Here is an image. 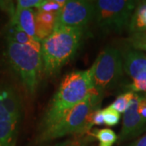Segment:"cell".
<instances>
[{"label":"cell","mask_w":146,"mask_h":146,"mask_svg":"<svg viewBox=\"0 0 146 146\" xmlns=\"http://www.w3.org/2000/svg\"><path fill=\"white\" fill-rule=\"evenodd\" d=\"M94 65L73 71L63 77L42 122V129L53 124L66 112L87 99L94 91Z\"/></svg>","instance_id":"6da1fadb"},{"label":"cell","mask_w":146,"mask_h":146,"mask_svg":"<svg viewBox=\"0 0 146 146\" xmlns=\"http://www.w3.org/2000/svg\"><path fill=\"white\" fill-rule=\"evenodd\" d=\"M83 37V29L78 28L54 27L50 36L42 42L43 71L54 76L77 52Z\"/></svg>","instance_id":"7a4b0ae2"},{"label":"cell","mask_w":146,"mask_h":146,"mask_svg":"<svg viewBox=\"0 0 146 146\" xmlns=\"http://www.w3.org/2000/svg\"><path fill=\"white\" fill-rule=\"evenodd\" d=\"M6 54L27 92L34 94L43 70L41 42L35 41L31 44L21 45L7 41Z\"/></svg>","instance_id":"3957f363"},{"label":"cell","mask_w":146,"mask_h":146,"mask_svg":"<svg viewBox=\"0 0 146 146\" xmlns=\"http://www.w3.org/2000/svg\"><path fill=\"white\" fill-rule=\"evenodd\" d=\"M100 102L101 97L95 93L94 89L87 99L69 110L53 124L42 129L37 138L38 142L53 141L69 134H82L87 116L92 109L98 106Z\"/></svg>","instance_id":"277c9868"},{"label":"cell","mask_w":146,"mask_h":146,"mask_svg":"<svg viewBox=\"0 0 146 146\" xmlns=\"http://www.w3.org/2000/svg\"><path fill=\"white\" fill-rule=\"evenodd\" d=\"M137 3L133 0L94 1V19L102 30L119 33L128 28Z\"/></svg>","instance_id":"5b68a950"},{"label":"cell","mask_w":146,"mask_h":146,"mask_svg":"<svg viewBox=\"0 0 146 146\" xmlns=\"http://www.w3.org/2000/svg\"><path fill=\"white\" fill-rule=\"evenodd\" d=\"M94 72V89L98 96L114 89L123 73L122 52L115 47L107 46L96 58Z\"/></svg>","instance_id":"8992f818"},{"label":"cell","mask_w":146,"mask_h":146,"mask_svg":"<svg viewBox=\"0 0 146 146\" xmlns=\"http://www.w3.org/2000/svg\"><path fill=\"white\" fill-rule=\"evenodd\" d=\"M94 1L70 0L58 12L54 27L63 26L84 29L94 19Z\"/></svg>","instance_id":"52a82bcc"},{"label":"cell","mask_w":146,"mask_h":146,"mask_svg":"<svg viewBox=\"0 0 146 146\" xmlns=\"http://www.w3.org/2000/svg\"><path fill=\"white\" fill-rule=\"evenodd\" d=\"M138 99L139 94H135L130 106L123 114V126L118 137L119 143L135 139L146 133V121L137 112Z\"/></svg>","instance_id":"ba28073f"},{"label":"cell","mask_w":146,"mask_h":146,"mask_svg":"<svg viewBox=\"0 0 146 146\" xmlns=\"http://www.w3.org/2000/svg\"><path fill=\"white\" fill-rule=\"evenodd\" d=\"M23 106L21 97L10 85H0V122L21 119Z\"/></svg>","instance_id":"9c48e42d"},{"label":"cell","mask_w":146,"mask_h":146,"mask_svg":"<svg viewBox=\"0 0 146 146\" xmlns=\"http://www.w3.org/2000/svg\"><path fill=\"white\" fill-rule=\"evenodd\" d=\"M123 71L132 80H146V54L129 48L122 53Z\"/></svg>","instance_id":"30bf717a"},{"label":"cell","mask_w":146,"mask_h":146,"mask_svg":"<svg viewBox=\"0 0 146 146\" xmlns=\"http://www.w3.org/2000/svg\"><path fill=\"white\" fill-rule=\"evenodd\" d=\"M58 12L36 11V39L42 42L50 36L56 24Z\"/></svg>","instance_id":"8fae6325"},{"label":"cell","mask_w":146,"mask_h":146,"mask_svg":"<svg viewBox=\"0 0 146 146\" xmlns=\"http://www.w3.org/2000/svg\"><path fill=\"white\" fill-rule=\"evenodd\" d=\"M10 24L16 25L22 31L36 39V11L34 9L16 11L14 21L10 22Z\"/></svg>","instance_id":"7c38bea8"},{"label":"cell","mask_w":146,"mask_h":146,"mask_svg":"<svg viewBox=\"0 0 146 146\" xmlns=\"http://www.w3.org/2000/svg\"><path fill=\"white\" fill-rule=\"evenodd\" d=\"M127 29L131 34L146 32V1L137 3L131 17Z\"/></svg>","instance_id":"4fadbf2b"},{"label":"cell","mask_w":146,"mask_h":146,"mask_svg":"<svg viewBox=\"0 0 146 146\" xmlns=\"http://www.w3.org/2000/svg\"><path fill=\"white\" fill-rule=\"evenodd\" d=\"M21 119L0 122V146H11L16 142V133Z\"/></svg>","instance_id":"5bb4252c"},{"label":"cell","mask_w":146,"mask_h":146,"mask_svg":"<svg viewBox=\"0 0 146 146\" xmlns=\"http://www.w3.org/2000/svg\"><path fill=\"white\" fill-rule=\"evenodd\" d=\"M7 41L9 42H16L21 45H28V44H31L35 41H37L30 36H29L24 31H22L16 25H11V24L9 25V28L7 29Z\"/></svg>","instance_id":"9a60e30c"},{"label":"cell","mask_w":146,"mask_h":146,"mask_svg":"<svg viewBox=\"0 0 146 146\" xmlns=\"http://www.w3.org/2000/svg\"><path fill=\"white\" fill-rule=\"evenodd\" d=\"M93 136L98 141V146H113L118 141V136L110 128H102L97 130Z\"/></svg>","instance_id":"2e32d148"},{"label":"cell","mask_w":146,"mask_h":146,"mask_svg":"<svg viewBox=\"0 0 146 146\" xmlns=\"http://www.w3.org/2000/svg\"><path fill=\"white\" fill-rule=\"evenodd\" d=\"M134 96H135V93H132L130 91L120 94L119 96L116 98L114 102L110 105V106L114 108L115 110H117L119 114H124L126 110L130 106L131 102L133 99Z\"/></svg>","instance_id":"e0dca14e"},{"label":"cell","mask_w":146,"mask_h":146,"mask_svg":"<svg viewBox=\"0 0 146 146\" xmlns=\"http://www.w3.org/2000/svg\"><path fill=\"white\" fill-rule=\"evenodd\" d=\"M127 43L131 49L146 51V32L131 34L127 39Z\"/></svg>","instance_id":"ac0fdd59"},{"label":"cell","mask_w":146,"mask_h":146,"mask_svg":"<svg viewBox=\"0 0 146 146\" xmlns=\"http://www.w3.org/2000/svg\"><path fill=\"white\" fill-rule=\"evenodd\" d=\"M102 115H103L104 124H106V126L114 127L119 123L121 115L117 110L112 108L110 106L106 107L105 109L102 110Z\"/></svg>","instance_id":"d6986e66"},{"label":"cell","mask_w":146,"mask_h":146,"mask_svg":"<svg viewBox=\"0 0 146 146\" xmlns=\"http://www.w3.org/2000/svg\"><path fill=\"white\" fill-rule=\"evenodd\" d=\"M64 0H43L42 3L36 10L46 11V12H58L65 4Z\"/></svg>","instance_id":"ffe728a7"},{"label":"cell","mask_w":146,"mask_h":146,"mask_svg":"<svg viewBox=\"0 0 146 146\" xmlns=\"http://www.w3.org/2000/svg\"><path fill=\"white\" fill-rule=\"evenodd\" d=\"M0 8L7 13V15L10 17V22H12L14 21L16 11V4L15 6L14 2H12V1H0Z\"/></svg>","instance_id":"44dd1931"},{"label":"cell","mask_w":146,"mask_h":146,"mask_svg":"<svg viewBox=\"0 0 146 146\" xmlns=\"http://www.w3.org/2000/svg\"><path fill=\"white\" fill-rule=\"evenodd\" d=\"M43 0H18L16 2V11L22 9H29L33 7H38Z\"/></svg>","instance_id":"7402d4cb"},{"label":"cell","mask_w":146,"mask_h":146,"mask_svg":"<svg viewBox=\"0 0 146 146\" xmlns=\"http://www.w3.org/2000/svg\"><path fill=\"white\" fill-rule=\"evenodd\" d=\"M137 112L141 118L146 121V94H139Z\"/></svg>","instance_id":"603a6c76"},{"label":"cell","mask_w":146,"mask_h":146,"mask_svg":"<svg viewBox=\"0 0 146 146\" xmlns=\"http://www.w3.org/2000/svg\"><path fill=\"white\" fill-rule=\"evenodd\" d=\"M92 115V121H93V125L100 126L104 124V119H103V115L102 110L96 107L92 110L91 112Z\"/></svg>","instance_id":"cb8c5ba5"},{"label":"cell","mask_w":146,"mask_h":146,"mask_svg":"<svg viewBox=\"0 0 146 146\" xmlns=\"http://www.w3.org/2000/svg\"><path fill=\"white\" fill-rule=\"evenodd\" d=\"M127 146H146V133L141 136L138 139H136Z\"/></svg>","instance_id":"d4e9b609"},{"label":"cell","mask_w":146,"mask_h":146,"mask_svg":"<svg viewBox=\"0 0 146 146\" xmlns=\"http://www.w3.org/2000/svg\"><path fill=\"white\" fill-rule=\"evenodd\" d=\"M67 146H84L79 142H75V141H69Z\"/></svg>","instance_id":"484cf974"},{"label":"cell","mask_w":146,"mask_h":146,"mask_svg":"<svg viewBox=\"0 0 146 146\" xmlns=\"http://www.w3.org/2000/svg\"><path fill=\"white\" fill-rule=\"evenodd\" d=\"M68 141H63V142H59V143H58L56 144L54 146H67V145L68 144Z\"/></svg>","instance_id":"4316f807"},{"label":"cell","mask_w":146,"mask_h":146,"mask_svg":"<svg viewBox=\"0 0 146 146\" xmlns=\"http://www.w3.org/2000/svg\"><path fill=\"white\" fill-rule=\"evenodd\" d=\"M11 146H16V142H14V143H13V144H12Z\"/></svg>","instance_id":"83f0119b"}]
</instances>
